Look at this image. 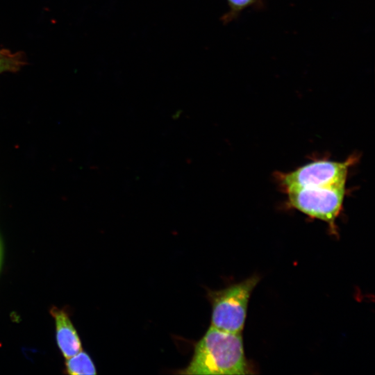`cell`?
Wrapping results in <instances>:
<instances>
[{
	"instance_id": "1",
	"label": "cell",
	"mask_w": 375,
	"mask_h": 375,
	"mask_svg": "<svg viewBox=\"0 0 375 375\" xmlns=\"http://www.w3.org/2000/svg\"><path fill=\"white\" fill-rule=\"evenodd\" d=\"M251 369L245 357L242 333L221 331L210 326L196 344L189 365L181 374H247Z\"/></svg>"
},
{
	"instance_id": "2",
	"label": "cell",
	"mask_w": 375,
	"mask_h": 375,
	"mask_svg": "<svg viewBox=\"0 0 375 375\" xmlns=\"http://www.w3.org/2000/svg\"><path fill=\"white\" fill-rule=\"evenodd\" d=\"M259 280V276L254 275L224 289L210 290L208 299L212 306L211 326L242 333L249 300Z\"/></svg>"
},
{
	"instance_id": "3",
	"label": "cell",
	"mask_w": 375,
	"mask_h": 375,
	"mask_svg": "<svg viewBox=\"0 0 375 375\" xmlns=\"http://www.w3.org/2000/svg\"><path fill=\"white\" fill-rule=\"evenodd\" d=\"M285 191L290 207L326 222L336 234L335 220L342 209L346 187L290 188Z\"/></svg>"
},
{
	"instance_id": "4",
	"label": "cell",
	"mask_w": 375,
	"mask_h": 375,
	"mask_svg": "<svg viewBox=\"0 0 375 375\" xmlns=\"http://www.w3.org/2000/svg\"><path fill=\"white\" fill-rule=\"evenodd\" d=\"M354 157L343 162L318 160L293 171L280 173L278 180L285 190L290 188L346 187L349 169Z\"/></svg>"
},
{
	"instance_id": "5",
	"label": "cell",
	"mask_w": 375,
	"mask_h": 375,
	"mask_svg": "<svg viewBox=\"0 0 375 375\" xmlns=\"http://www.w3.org/2000/svg\"><path fill=\"white\" fill-rule=\"evenodd\" d=\"M50 313L56 324V338L58 346L65 358L82 351L78 335L65 310L53 307Z\"/></svg>"
},
{
	"instance_id": "6",
	"label": "cell",
	"mask_w": 375,
	"mask_h": 375,
	"mask_svg": "<svg viewBox=\"0 0 375 375\" xmlns=\"http://www.w3.org/2000/svg\"><path fill=\"white\" fill-rule=\"evenodd\" d=\"M65 373L72 375L96 374L93 361L89 355L81 351L74 356L67 358Z\"/></svg>"
},
{
	"instance_id": "7",
	"label": "cell",
	"mask_w": 375,
	"mask_h": 375,
	"mask_svg": "<svg viewBox=\"0 0 375 375\" xmlns=\"http://www.w3.org/2000/svg\"><path fill=\"white\" fill-rule=\"evenodd\" d=\"M228 11L221 17L224 24H227L236 19L240 14L248 8L262 9L265 0H226Z\"/></svg>"
},
{
	"instance_id": "8",
	"label": "cell",
	"mask_w": 375,
	"mask_h": 375,
	"mask_svg": "<svg viewBox=\"0 0 375 375\" xmlns=\"http://www.w3.org/2000/svg\"><path fill=\"white\" fill-rule=\"evenodd\" d=\"M25 65L22 53H12L8 49H0V74L15 72Z\"/></svg>"
}]
</instances>
